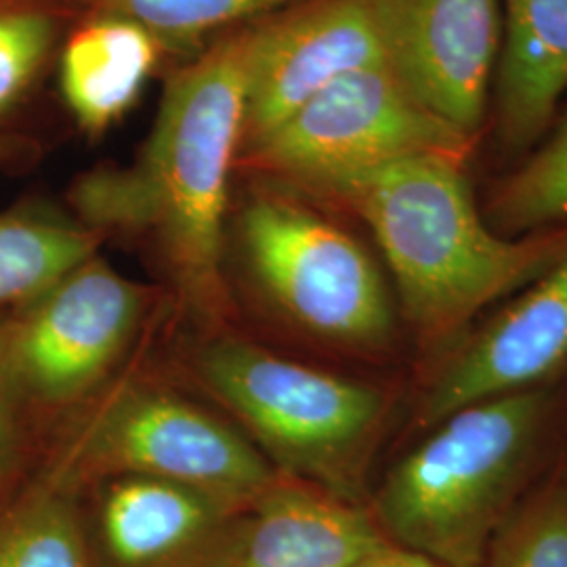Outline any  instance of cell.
Wrapping results in <instances>:
<instances>
[{
	"instance_id": "obj_6",
	"label": "cell",
	"mask_w": 567,
	"mask_h": 567,
	"mask_svg": "<svg viewBox=\"0 0 567 567\" xmlns=\"http://www.w3.org/2000/svg\"><path fill=\"white\" fill-rule=\"evenodd\" d=\"M475 140L426 110L386 63L330 82L261 140L250 161L313 192L423 154L468 158Z\"/></svg>"
},
{
	"instance_id": "obj_17",
	"label": "cell",
	"mask_w": 567,
	"mask_h": 567,
	"mask_svg": "<svg viewBox=\"0 0 567 567\" xmlns=\"http://www.w3.org/2000/svg\"><path fill=\"white\" fill-rule=\"evenodd\" d=\"M72 484L51 465L44 480L0 517V567H86Z\"/></svg>"
},
{
	"instance_id": "obj_3",
	"label": "cell",
	"mask_w": 567,
	"mask_h": 567,
	"mask_svg": "<svg viewBox=\"0 0 567 567\" xmlns=\"http://www.w3.org/2000/svg\"><path fill=\"white\" fill-rule=\"evenodd\" d=\"M550 412L545 386L450 412L389 471L370 508L374 524L395 545L482 567L494 534L532 487Z\"/></svg>"
},
{
	"instance_id": "obj_2",
	"label": "cell",
	"mask_w": 567,
	"mask_h": 567,
	"mask_svg": "<svg viewBox=\"0 0 567 567\" xmlns=\"http://www.w3.org/2000/svg\"><path fill=\"white\" fill-rule=\"evenodd\" d=\"M248 32L217 42L168 84L142 156L74 187L95 227L150 236L183 295L206 316L225 307L221 278L229 171L244 131Z\"/></svg>"
},
{
	"instance_id": "obj_16",
	"label": "cell",
	"mask_w": 567,
	"mask_h": 567,
	"mask_svg": "<svg viewBox=\"0 0 567 567\" xmlns=\"http://www.w3.org/2000/svg\"><path fill=\"white\" fill-rule=\"evenodd\" d=\"M97 231L39 210L0 215V305L32 301L97 255Z\"/></svg>"
},
{
	"instance_id": "obj_21",
	"label": "cell",
	"mask_w": 567,
	"mask_h": 567,
	"mask_svg": "<svg viewBox=\"0 0 567 567\" xmlns=\"http://www.w3.org/2000/svg\"><path fill=\"white\" fill-rule=\"evenodd\" d=\"M58 16L49 0H0V118L39 79L58 41Z\"/></svg>"
},
{
	"instance_id": "obj_23",
	"label": "cell",
	"mask_w": 567,
	"mask_h": 567,
	"mask_svg": "<svg viewBox=\"0 0 567 567\" xmlns=\"http://www.w3.org/2000/svg\"><path fill=\"white\" fill-rule=\"evenodd\" d=\"M347 567H456L444 564L435 557H429L425 553H419L414 548L395 545L385 540L383 545L372 548L358 557L353 564Z\"/></svg>"
},
{
	"instance_id": "obj_22",
	"label": "cell",
	"mask_w": 567,
	"mask_h": 567,
	"mask_svg": "<svg viewBox=\"0 0 567 567\" xmlns=\"http://www.w3.org/2000/svg\"><path fill=\"white\" fill-rule=\"evenodd\" d=\"M18 398L9 385L0 360V484L11 473L18 458Z\"/></svg>"
},
{
	"instance_id": "obj_24",
	"label": "cell",
	"mask_w": 567,
	"mask_h": 567,
	"mask_svg": "<svg viewBox=\"0 0 567 567\" xmlns=\"http://www.w3.org/2000/svg\"><path fill=\"white\" fill-rule=\"evenodd\" d=\"M21 152V142H18L13 135L0 133V163L13 158L16 154Z\"/></svg>"
},
{
	"instance_id": "obj_1",
	"label": "cell",
	"mask_w": 567,
	"mask_h": 567,
	"mask_svg": "<svg viewBox=\"0 0 567 567\" xmlns=\"http://www.w3.org/2000/svg\"><path fill=\"white\" fill-rule=\"evenodd\" d=\"M466 158L423 154L326 187L383 250L408 324L426 349L458 343L487 305L513 297L567 255V224L508 238L475 203Z\"/></svg>"
},
{
	"instance_id": "obj_14",
	"label": "cell",
	"mask_w": 567,
	"mask_h": 567,
	"mask_svg": "<svg viewBox=\"0 0 567 567\" xmlns=\"http://www.w3.org/2000/svg\"><path fill=\"white\" fill-rule=\"evenodd\" d=\"M229 505L196 487L116 475L103 487V543L121 567L158 566L200 540Z\"/></svg>"
},
{
	"instance_id": "obj_19",
	"label": "cell",
	"mask_w": 567,
	"mask_h": 567,
	"mask_svg": "<svg viewBox=\"0 0 567 567\" xmlns=\"http://www.w3.org/2000/svg\"><path fill=\"white\" fill-rule=\"evenodd\" d=\"M482 567H567V475H553L511 511Z\"/></svg>"
},
{
	"instance_id": "obj_15",
	"label": "cell",
	"mask_w": 567,
	"mask_h": 567,
	"mask_svg": "<svg viewBox=\"0 0 567 567\" xmlns=\"http://www.w3.org/2000/svg\"><path fill=\"white\" fill-rule=\"evenodd\" d=\"M156 41L135 21L95 16L61 53V93L82 131L105 133L135 103L158 58Z\"/></svg>"
},
{
	"instance_id": "obj_11",
	"label": "cell",
	"mask_w": 567,
	"mask_h": 567,
	"mask_svg": "<svg viewBox=\"0 0 567 567\" xmlns=\"http://www.w3.org/2000/svg\"><path fill=\"white\" fill-rule=\"evenodd\" d=\"M567 365V255L447 349L419 408L433 426L473 402L547 385Z\"/></svg>"
},
{
	"instance_id": "obj_18",
	"label": "cell",
	"mask_w": 567,
	"mask_h": 567,
	"mask_svg": "<svg viewBox=\"0 0 567 567\" xmlns=\"http://www.w3.org/2000/svg\"><path fill=\"white\" fill-rule=\"evenodd\" d=\"M482 213L494 231L508 238L566 225L567 114L524 163L494 183Z\"/></svg>"
},
{
	"instance_id": "obj_9",
	"label": "cell",
	"mask_w": 567,
	"mask_h": 567,
	"mask_svg": "<svg viewBox=\"0 0 567 567\" xmlns=\"http://www.w3.org/2000/svg\"><path fill=\"white\" fill-rule=\"evenodd\" d=\"M386 65L435 116L477 140L503 41L498 0H370Z\"/></svg>"
},
{
	"instance_id": "obj_7",
	"label": "cell",
	"mask_w": 567,
	"mask_h": 567,
	"mask_svg": "<svg viewBox=\"0 0 567 567\" xmlns=\"http://www.w3.org/2000/svg\"><path fill=\"white\" fill-rule=\"evenodd\" d=\"M53 465L81 475H142L257 501L282 475L243 435L200 405L161 386H124L72 437Z\"/></svg>"
},
{
	"instance_id": "obj_5",
	"label": "cell",
	"mask_w": 567,
	"mask_h": 567,
	"mask_svg": "<svg viewBox=\"0 0 567 567\" xmlns=\"http://www.w3.org/2000/svg\"><path fill=\"white\" fill-rule=\"evenodd\" d=\"M240 240L267 299L307 334L353 351H381L395 332L385 280L343 227L278 192L246 204Z\"/></svg>"
},
{
	"instance_id": "obj_20",
	"label": "cell",
	"mask_w": 567,
	"mask_h": 567,
	"mask_svg": "<svg viewBox=\"0 0 567 567\" xmlns=\"http://www.w3.org/2000/svg\"><path fill=\"white\" fill-rule=\"evenodd\" d=\"M95 16L135 21L164 44L198 41L236 21L284 11L303 0H84Z\"/></svg>"
},
{
	"instance_id": "obj_4",
	"label": "cell",
	"mask_w": 567,
	"mask_h": 567,
	"mask_svg": "<svg viewBox=\"0 0 567 567\" xmlns=\"http://www.w3.org/2000/svg\"><path fill=\"white\" fill-rule=\"evenodd\" d=\"M196 374L288 475L358 503L389 410L377 386L227 337L198 351Z\"/></svg>"
},
{
	"instance_id": "obj_8",
	"label": "cell",
	"mask_w": 567,
	"mask_h": 567,
	"mask_svg": "<svg viewBox=\"0 0 567 567\" xmlns=\"http://www.w3.org/2000/svg\"><path fill=\"white\" fill-rule=\"evenodd\" d=\"M142 286L97 255L0 322V360L18 402L65 405L102 383L133 339Z\"/></svg>"
},
{
	"instance_id": "obj_12",
	"label": "cell",
	"mask_w": 567,
	"mask_h": 567,
	"mask_svg": "<svg viewBox=\"0 0 567 567\" xmlns=\"http://www.w3.org/2000/svg\"><path fill=\"white\" fill-rule=\"evenodd\" d=\"M255 505L231 567H347L386 540L368 508L288 473Z\"/></svg>"
},
{
	"instance_id": "obj_10",
	"label": "cell",
	"mask_w": 567,
	"mask_h": 567,
	"mask_svg": "<svg viewBox=\"0 0 567 567\" xmlns=\"http://www.w3.org/2000/svg\"><path fill=\"white\" fill-rule=\"evenodd\" d=\"M386 63L370 0H303L248 32L244 131L257 142L330 82Z\"/></svg>"
},
{
	"instance_id": "obj_13",
	"label": "cell",
	"mask_w": 567,
	"mask_h": 567,
	"mask_svg": "<svg viewBox=\"0 0 567 567\" xmlns=\"http://www.w3.org/2000/svg\"><path fill=\"white\" fill-rule=\"evenodd\" d=\"M492 126L505 152L545 140L567 91V0H503Z\"/></svg>"
}]
</instances>
